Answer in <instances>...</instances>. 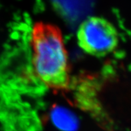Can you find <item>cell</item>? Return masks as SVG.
<instances>
[{
  "label": "cell",
  "instance_id": "cell-2",
  "mask_svg": "<svg viewBox=\"0 0 131 131\" xmlns=\"http://www.w3.org/2000/svg\"><path fill=\"white\" fill-rule=\"evenodd\" d=\"M80 48L89 55L104 57L114 51L118 45V34L107 19L90 17L82 23L77 31Z\"/></svg>",
  "mask_w": 131,
  "mask_h": 131
},
{
  "label": "cell",
  "instance_id": "cell-1",
  "mask_svg": "<svg viewBox=\"0 0 131 131\" xmlns=\"http://www.w3.org/2000/svg\"><path fill=\"white\" fill-rule=\"evenodd\" d=\"M33 64L37 75L50 88L65 90L70 82L68 54L60 31L43 23L32 31Z\"/></svg>",
  "mask_w": 131,
  "mask_h": 131
},
{
  "label": "cell",
  "instance_id": "cell-3",
  "mask_svg": "<svg viewBox=\"0 0 131 131\" xmlns=\"http://www.w3.org/2000/svg\"><path fill=\"white\" fill-rule=\"evenodd\" d=\"M52 121L58 128L64 131H74L78 126L77 121L74 116L62 109H57L53 111Z\"/></svg>",
  "mask_w": 131,
  "mask_h": 131
}]
</instances>
